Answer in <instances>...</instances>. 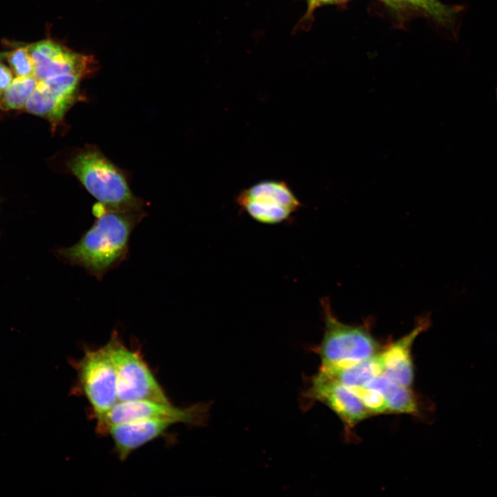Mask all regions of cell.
Here are the masks:
<instances>
[{"instance_id": "cell-15", "label": "cell", "mask_w": 497, "mask_h": 497, "mask_svg": "<svg viewBox=\"0 0 497 497\" xmlns=\"http://www.w3.org/2000/svg\"><path fill=\"white\" fill-rule=\"evenodd\" d=\"M378 353L373 357L345 367L327 371H319L329 375L351 389L362 387L371 379L382 373Z\"/></svg>"}, {"instance_id": "cell-18", "label": "cell", "mask_w": 497, "mask_h": 497, "mask_svg": "<svg viewBox=\"0 0 497 497\" xmlns=\"http://www.w3.org/2000/svg\"><path fill=\"white\" fill-rule=\"evenodd\" d=\"M371 414L389 413L383 396L378 391L360 387L351 389Z\"/></svg>"}, {"instance_id": "cell-5", "label": "cell", "mask_w": 497, "mask_h": 497, "mask_svg": "<svg viewBox=\"0 0 497 497\" xmlns=\"http://www.w3.org/2000/svg\"><path fill=\"white\" fill-rule=\"evenodd\" d=\"M236 202L252 219L264 224L287 221L302 206L288 184L282 180L259 182L243 189Z\"/></svg>"}, {"instance_id": "cell-10", "label": "cell", "mask_w": 497, "mask_h": 497, "mask_svg": "<svg viewBox=\"0 0 497 497\" xmlns=\"http://www.w3.org/2000/svg\"><path fill=\"white\" fill-rule=\"evenodd\" d=\"M32 58L37 81L65 74L89 72L88 57L74 53L50 40L41 41L28 46Z\"/></svg>"}, {"instance_id": "cell-2", "label": "cell", "mask_w": 497, "mask_h": 497, "mask_svg": "<svg viewBox=\"0 0 497 497\" xmlns=\"http://www.w3.org/2000/svg\"><path fill=\"white\" fill-rule=\"evenodd\" d=\"M68 167L105 208L143 210L142 203L133 194L122 172L99 150L83 149L71 157Z\"/></svg>"}, {"instance_id": "cell-11", "label": "cell", "mask_w": 497, "mask_h": 497, "mask_svg": "<svg viewBox=\"0 0 497 497\" xmlns=\"http://www.w3.org/2000/svg\"><path fill=\"white\" fill-rule=\"evenodd\" d=\"M427 322L420 320L409 333L389 344L378 353L382 373L407 387L412 386L415 376L412 347L417 337L426 329Z\"/></svg>"}, {"instance_id": "cell-7", "label": "cell", "mask_w": 497, "mask_h": 497, "mask_svg": "<svg viewBox=\"0 0 497 497\" xmlns=\"http://www.w3.org/2000/svg\"><path fill=\"white\" fill-rule=\"evenodd\" d=\"M208 408L204 404H195L186 408L173 406L170 402H159L147 400L117 402L108 412L97 418V431L106 432L112 425L130 421L164 418L175 423L193 425L202 424Z\"/></svg>"}, {"instance_id": "cell-4", "label": "cell", "mask_w": 497, "mask_h": 497, "mask_svg": "<svg viewBox=\"0 0 497 497\" xmlns=\"http://www.w3.org/2000/svg\"><path fill=\"white\" fill-rule=\"evenodd\" d=\"M115 367L117 402L147 400L169 403L139 349L128 348L117 331L105 344Z\"/></svg>"}, {"instance_id": "cell-12", "label": "cell", "mask_w": 497, "mask_h": 497, "mask_svg": "<svg viewBox=\"0 0 497 497\" xmlns=\"http://www.w3.org/2000/svg\"><path fill=\"white\" fill-rule=\"evenodd\" d=\"M175 424L164 418H148L110 426L106 433L114 442L119 458L125 460L133 451L160 436Z\"/></svg>"}, {"instance_id": "cell-3", "label": "cell", "mask_w": 497, "mask_h": 497, "mask_svg": "<svg viewBox=\"0 0 497 497\" xmlns=\"http://www.w3.org/2000/svg\"><path fill=\"white\" fill-rule=\"evenodd\" d=\"M324 329L315 352L320 370L345 367L376 355L382 349L367 324L351 325L340 321L326 300L322 301Z\"/></svg>"}, {"instance_id": "cell-8", "label": "cell", "mask_w": 497, "mask_h": 497, "mask_svg": "<svg viewBox=\"0 0 497 497\" xmlns=\"http://www.w3.org/2000/svg\"><path fill=\"white\" fill-rule=\"evenodd\" d=\"M84 77L81 74H65L37 81L26 101V109L52 124L60 122L77 101Z\"/></svg>"}, {"instance_id": "cell-16", "label": "cell", "mask_w": 497, "mask_h": 497, "mask_svg": "<svg viewBox=\"0 0 497 497\" xmlns=\"http://www.w3.org/2000/svg\"><path fill=\"white\" fill-rule=\"evenodd\" d=\"M37 84V80L34 75L17 77L2 94L0 108L14 110L25 107Z\"/></svg>"}, {"instance_id": "cell-13", "label": "cell", "mask_w": 497, "mask_h": 497, "mask_svg": "<svg viewBox=\"0 0 497 497\" xmlns=\"http://www.w3.org/2000/svg\"><path fill=\"white\" fill-rule=\"evenodd\" d=\"M398 13L417 12L451 31L456 37L466 10L464 5H447L440 0H382Z\"/></svg>"}, {"instance_id": "cell-9", "label": "cell", "mask_w": 497, "mask_h": 497, "mask_svg": "<svg viewBox=\"0 0 497 497\" xmlns=\"http://www.w3.org/2000/svg\"><path fill=\"white\" fill-rule=\"evenodd\" d=\"M305 394L307 398L320 402L335 413L342 422L347 434L371 416L351 388L320 371L311 378Z\"/></svg>"}, {"instance_id": "cell-20", "label": "cell", "mask_w": 497, "mask_h": 497, "mask_svg": "<svg viewBox=\"0 0 497 497\" xmlns=\"http://www.w3.org/2000/svg\"><path fill=\"white\" fill-rule=\"evenodd\" d=\"M344 1L347 0H308V9L306 18H309L314 10L318 7L326 4L340 3Z\"/></svg>"}, {"instance_id": "cell-1", "label": "cell", "mask_w": 497, "mask_h": 497, "mask_svg": "<svg viewBox=\"0 0 497 497\" xmlns=\"http://www.w3.org/2000/svg\"><path fill=\"white\" fill-rule=\"evenodd\" d=\"M93 213L97 218L93 225L75 244L58 253L68 264L84 269L99 280L126 258L130 234L144 213L108 210L98 203Z\"/></svg>"}, {"instance_id": "cell-6", "label": "cell", "mask_w": 497, "mask_h": 497, "mask_svg": "<svg viewBox=\"0 0 497 497\" xmlns=\"http://www.w3.org/2000/svg\"><path fill=\"white\" fill-rule=\"evenodd\" d=\"M84 392L97 418L117 402V376L113 361L104 346L86 348L84 356L75 363Z\"/></svg>"}, {"instance_id": "cell-17", "label": "cell", "mask_w": 497, "mask_h": 497, "mask_svg": "<svg viewBox=\"0 0 497 497\" xmlns=\"http://www.w3.org/2000/svg\"><path fill=\"white\" fill-rule=\"evenodd\" d=\"M5 57L17 77L34 75L35 66L28 46L6 52Z\"/></svg>"}, {"instance_id": "cell-21", "label": "cell", "mask_w": 497, "mask_h": 497, "mask_svg": "<svg viewBox=\"0 0 497 497\" xmlns=\"http://www.w3.org/2000/svg\"><path fill=\"white\" fill-rule=\"evenodd\" d=\"M496 98H497V88H496Z\"/></svg>"}, {"instance_id": "cell-19", "label": "cell", "mask_w": 497, "mask_h": 497, "mask_svg": "<svg viewBox=\"0 0 497 497\" xmlns=\"http://www.w3.org/2000/svg\"><path fill=\"white\" fill-rule=\"evenodd\" d=\"M3 55L4 53H0V59L2 58ZM12 80V71L0 60V98Z\"/></svg>"}, {"instance_id": "cell-14", "label": "cell", "mask_w": 497, "mask_h": 497, "mask_svg": "<svg viewBox=\"0 0 497 497\" xmlns=\"http://www.w3.org/2000/svg\"><path fill=\"white\" fill-rule=\"evenodd\" d=\"M362 387L379 392L385 400L389 413H418V402L409 387L398 383L383 373L373 378Z\"/></svg>"}]
</instances>
